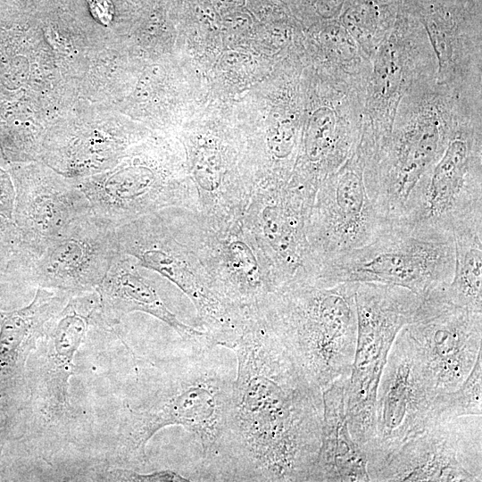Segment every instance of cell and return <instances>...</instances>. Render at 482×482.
I'll return each mask as SVG.
<instances>
[{"instance_id":"obj_27","label":"cell","mask_w":482,"mask_h":482,"mask_svg":"<svg viewBox=\"0 0 482 482\" xmlns=\"http://www.w3.org/2000/svg\"><path fill=\"white\" fill-rule=\"evenodd\" d=\"M312 26L317 27V42L324 71L348 79L365 81L370 69V59L363 54L338 20Z\"/></svg>"},{"instance_id":"obj_9","label":"cell","mask_w":482,"mask_h":482,"mask_svg":"<svg viewBox=\"0 0 482 482\" xmlns=\"http://www.w3.org/2000/svg\"><path fill=\"white\" fill-rule=\"evenodd\" d=\"M172 214L212 290L237 314L245 317L260 311L280 287L242 220L215 227L188 210L172 208Z\"/></svg>"},{"instance_id":"obj_30","label":"cell","mask_w":482,"mask_h":482,"mask_svg":"<svg viewBox=\"0 0 482 482\" xmlns=\"http://www.w3.org/2000/svg\"><path fill=\"white\" fill-rule=\"evenodd\" d=\"M346 0H288L293 12L311 26L338 18Z\"/></svg>"},{"instance_id":"obj_26","label":"cell","mask_w":482,"mask_h":482,"mask_svg":"<svg viewBox=\"0 0 482 482\" xmlns=\"http://www.w3.org/2000/svg\"><path fill=\"white\" fill-rule=\"evenodd\" d=\"M402 0H346L338 21L371 59L391 33Z\"/></svg>"},{"instance_id":"obj_17","label":"cell","mask_w":482,"mask_h":482,"mask_svg":"<svg viewBox=\"0 0 482 482\" xmlns=\"http://www.w3.org/2000/svg\"><path fill=\"white\" fill-rule=\"evenodd\" d=\"M312 204L288 184L256 187L242 218L280 287L315 272L306 228Z\"/></svg>"},{"instance_id":"obj_25","label":"cell","mask_w":482,"mask_h":482,"mask_svg":"<svg viewBox=\"0 0 482 482\" xmlns=\"http://www.w3.org/2000/svg\"><path fill=\"white\" fill-rule=\"evenodd\" d=\"M453 240V274L445 295L456 305L482 312V215L456 228Z\"/></svg>"},{"instance_id":"obj_24","label":"cell","mask_w":482,"mask_h":482,"mask_svg":"<svg viewBox=\"0 0 482 482\" xmlns=\"http://www.w3.org/2000/svg\"><path fill=\"white\" fill-rule=\"evenodd\" d=\"M72 293L37 287L26 306L0 312V370L12 367L42 337Z\"/></svg>"},{"instance_id":"obj_15","label":"cell","mask_w":482,"mask_h":482,"mask_svg":"<svg viewBox=\"0 0 482 482\" xmlns=\"http://www.w3.org/2000/svg\"><path fill=\"white\" fill-rule=\"evenodd\" d=\"M422 25L436 56V82L482 101V0H402Z\"/></svg>"},{"instance_id":"obj_29","label":"cell","mask_w":482,"mask_h":482,"mask_svg":"<svg viewBox=\"0 0 482 482\" xmlns=\"http://www.w3.org/2000/svg\"><path fill=\"white\" fill-rule=\"evenodd\" d=\"M36 258L14 220L0 215V274L19 276L29 281Z\"/></svg>"},{"instance_id":"obj_10","label":"cell","mask_w":482,"mask_h":482,"mask_svg":"<svg viewBox=\"0 0 482 482\" xmlns=\"http://www.w3.org/2000/svg\"><path fill=\"white\" fill-rule=\"evenodd\" d=\"M437 395L424 355L404 326L392 345L378 382L374 436L362 446L369 474L430 424Z\"/></svg>"},{"instance_id":"obj_32","label":"cell","mask_w":482,"mask_h":482,"mask_svg":"<svg viewBox=\"0 0 482 482\" xmlns=\"http://www.w3.org/2000/svg\"><path fill=\"white\" fill-rule=\"evenodd\" d=\"M15 190L9 172L0 167V215L12 219Z\"/></svg>"},{"instance_id":"obj_28","label":"cell","mask_w":482,"mask_h":482,"mask_svg":"<svg viewBox=\"0 0 482 482\" xmlns=\"http://www.w3.org/2000/svg\"><path fill=\"white\" fill-rule=\"evenodd\" d=\"M482 415V352L463 383L454 391L436 396L432 420Z\"/></svg>"},{"instance_id":"obj_5","label":"cell","mask_w":482,"mask_h":482,"mask_svg":"<svg viewBox=\"0 0 482 482\" xmlns=\"http://www.w3.org/2000/svg\"><path fill=\"white\" fill-rule=\"evenodd\" d=\"M482 215V104L459 99L446 145L392 225L431 238H451Z\"/></svg>"},{"instance_id":"obj_3","label":"cell","mask_w":482,"mask_h":482,"mask_svg":"<svg viewBox=\"0 0 482 482\" xmlns=\"http://www.w3.org/2000/svg\"><path fill=\"white\" fill-rule=\"evenodd\" d=\"M358 283L330 286L295 278L261 311L297 368L322 392L350 376L356 347Z\"/></svg>"},{"instance_id":"obj_4","label":"cell","mask_w":482,"mask_h":482,"mask_svg":"<svg viewBox=\"0 0 482 482\" xmlns=\"http://www.w3.org/2000/svg\"><path fill=\"white\" fill-rule=\"evenodd\" d=\"M458 101L436 78L419 81L400 102L388 136L363 157L370 196L391 225L444 151Z\"/></svg>"},{"instance_id":"obj_31","label":"cell","mask_w":482,"mask_h":482,"mask_svg":"<svg viewBox=\"0 0 482 482\" xmlns=\"http://www.w3.org/2000/svg\"><path fill=\"white\" fill-rule=\"evenodd\" d=\"M112 480L118 481H141V482H164V481H190L179 472L172 470H162L149 473H141L129 469H115L110 472Z\"/></svg>"},{"instance_id":"obj_33","label":"cell","mask_w":482,"mask_h":482,"mask_svg":"<svg viewBox=\"0 0 482 482\" xmlns=\"http://www.w3.org/2000/svg\"><path fill=\"white\" fill-rule=\"evenodd\" d=\"M27 284L30 283L22 277L0 274V312L6 311L4 305L7 301L14 297Z\"/></svg>"},{"instance_id":"obj_14","label":"cell","mask_w":482,"mask_h":482,"mask_svg":"<svg viewBox=\"0 0 482 482\" xmlns=\"http://www.w3.org/2000/svg\"><path fill=\"white\" fill-rule=\"evenodd\" d=\"M369 477L374 482L482 481V415L433 421Z\"/></svg>"},{"instance_id":"obj_22","label":"cell","mask_w":482,"mask_h":482,"mask_svg":"<svg viewBox=\"0 0 482 482\" xmlns=\"http://www.w3.org/2000/svg\"><path fill=\"white\" fill-rule=\"evenodd\" d=\"M150 270L119 250L99 287L102 312L109 325L119 323L127 314H149L173 328L193 348H214L213 341L201 328L182 322L170 310Z\"/></svg>"},{"instance_id":"obj_16","label":"cell","mask_w":482,"mask_h":482,"mask_svg":"<svg viewBox=\"0 0 482 482\" xmlns=\"http://www.w3.org/2000/svg\"><path fill=\"white\" fill-rule=\"evenodd\" d=\"M78 182L96 215L117 227L168 208L198 213L195 187L179 168L134 158L108 173Z\"/></svg>"},{"instance_id":"obj_6","label":"cell","mask_w":482,"mask_h":482,"mask_svg":"<svg viewBox=\"0 0 482 482\" xmlns=\"http://www.w3.org/2000/svg\"><path fill=\"white\" fill-rule=\"evenodd\" d=\"M119 250L174 284L192 302L201 329L215 346L230 349L244 318L212 290L195 252L181 237L171 208L144 215L116 228Z\"/></svg>"},{"instance_id":"obj_19","label":"cell","mask_w":482,"mask_h":482,"mask_svg":"<svg viewBox=\"0 0 482 482\" xmlns=\"http://www.w3.org/2000/svg\"><path fill=\"white\" fill-rule=\"evenodd\" d=\"M118 252L116 226L90 211L46 246L35 259L29 280L72 294L96 290Z\"/></svg>"},{"instance_id":"obj_18","label":"cell","mask_w":482,"mask_h":482,"mask_svg":"<svg viewBox=\"0 0 482 482\" xmlns=\"http://www.w3.org/2000/svg\"><path fill=\"white\" fill-rule=\"evenodd\" d=\"M444 288L422 297L405 326L424 355L438 394L456 390L482 352V312L453 303Z\"/></svg>"},{"instance_id":"obj_20","label":"cell","mask_w":482,"mask_h":482,"mask_svg":"<svg viewBox=\"0 0 482 482\" xmlns=\"http://www.w3.org/2000/svg\"><path fill=\"white\" fill-rule=\"evenodd\" d=\"M15 190L12 220L37 257L72 220L92 211L78 179L38 167L12 166Z\"/></svg>"},{"instance_id":"obj_11","label":"cell","mask_w":482,"mask_h":482,"mask_svg":"<svg viewBox=\"0 0 482 482\" xmlns=\"http://www.w3.org/2000/svg\"><path fill=\"white\" fill-rule=\"evenodd\" d=\"M436 56L422 25L401 3L391 33L370 59L359 143L364 157L390 133L408 90L419 81L436 78Z\"/></svg>"},{"instance_id":"obj_13","label":"cell","mask_w":482,"mask_h":482,"mask_svg":"<svg viewBox=\"0 0 482 482\" xmlns=\"http://www.w3.org/2000/svg\"><path fill=\"white\" fill-rule=\"evenodd\" d=\"M390 226L368 192L358 145L351 157L322 181L310 209L306 228L315 272L326 261L370 243Z\"/></svg>"},{"instance_id":"obj_21","label":"cell","mask_w":482,"mask_h":482,"mask_svg":"<svg viewBox=\"0 0 482 482\" xmlns=\"http://www.w3.org/2000/svg\"><path fill=\"white\" fill-rule=\"evenodd\" d=\"M107 323L96 290L75 293L46 324L47 353L40 368L39 391L52 417L70 407L69 379L73 359L93 326Z\"/></svg>"},{"instance_id":"obj_8","label":"cell","mask_w":482,"mask_h":482,"mask_svg":"<svg viewBox=\"0 0 482 482\" xmlns=\"http://www.w3.org/2000/svg\"><path fill=\"white\" fill-rule=\"evenodd\" d=\"M453 268V237H427L391 225L370 243L326 261L310 278L325 286L395 285L425 297L451 282Z\"/></svg>"},{"instance_id":"obj_23","label":"cell","mask_w":482,"mask_h":482,"mask_svg":"<svg viewBox=\"0 0 482 482\" xmlns=\"http://www.w3.org/2000/svg\"><path fill=\"white\" fill-rule=\"evenodd\" d=\"M346 379L336 380L322 392L320 445L307 481H370L365 453L351 436L345 417Z\"/></svg>"},{"instance_id":"obj_7","label":"cell","mask_w":482,"mask_h":482,"mask_svg":"<svg viewBox=\"0 0 482 482\" xmlns=\"http://www.w3.org/2000/svg\"><path fill=\"white\" fill-rule=\"evenodd\" d=\"M422 297L395 285L360 282L355 292L357 339L345 387L349 431L362 447L375 434L376 395L382 370L400 330L412 319Z\"/></svg>"},{"instance_id":"obj_12","label":"cell","mask_w":482,"mask_h":482,"mask_svg":"<svg viewBox=\"0 0 482 482\" xmlns=\"http://www.w3.org/2000/svg\"><path fill=\"white\" fill-rule=\"evenodd\" d=\"M364 81L324 71L318 100L304 116L288 185L313 202L320 185L356 151L362 130Z\"/></svg>"},{"instance_id":"obj_2","label":"cell","mask_w":482,"mask_h":482,"mask_svg":"<svg viewBox=\"0 0 482 482\" xmlns=\"http://www.w3.org/2000/svg\"><path fill=\"white\" fill-rule=\"evenodd\" d=\"M212 349L195 348L178 370L130 411L119 445L123 461L144 465L149 440L162 428L181 426L201 444V480L228 481L229 416L234 379L209 358Z\"/></svg>"},{"instance_id":"obj_1","label":"cell","mask_w":482,"mask_h":482,"mask_svg":"<svg viewBox=\"0 0 482 482\" xmlns=\"http://www.w3.org/2000/svg\"><path fill=\"white\" fill-rule=\"evenodd\" d=\"M229 416V481H307L323 423L322 391L297 368L262 312L248 315Z\"/></svg>"}]
</instances>
